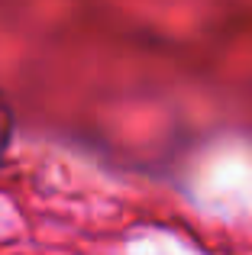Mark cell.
<instances>
[{
	"mask_svg": "<svg viewBox=\"0 0 252 255\" xmlns=\"http://www.w3.org/2000/svg\"><path fill=\"white\" fill-rule=\"evenodd\" d=\"M162 36L188 39L204 26V0H152L149 16Z\"/></svg>",
	"mask_w": 252,
	"mask_h": 255,
	"instance_id": "1",
	"label": "cell"
},
{
	"mask_svg": "<svg viewBox=\"0 0 252 255\" xmlns=\"http://www.w3.org/2000/svg\"><path fill=\"white\" fill-rule=\"evenodd\" d=\"M220 75L230 78V81H243V78L252 75V36L236 39L227 49V55L220 62Z\"/></svg>",
	"mask_w": 252,
	"mask_h": 255,
	"instance_id": "3",
	"label": "cell"
},
{
	"mask_svg": "<svg viewBox=\"0 0 252 255\" xmlns=\"http://www.w3.org/2000/svg\"><path fill=\"white\" fill-rule=\"evenodd\" d=\"M236 3H246V6H252V0H236Z\"/></svg>",
	"mask_w": 252,
	"mask_h": 255,
	"instance_id": "5",
	"label": "cell"
},
{
	"mask_svg": "<svg viewBox=\"0 0 252 255\" xmlns=\"http://www.w3.org/2000/svg\"><path fill=\"white\" fill-rule=\"evenodd\" d=\"M13 132H16V117H13L10 100L0 94V165H3L6 152H10V145H13Z\"/></svg>",
	"mask_w": 252,
	"mask_h": 255,
	"instance_id": "4",
	"label": "cell"
},
{
	"mask_svg": "<svg viewBox=\"0 0 252 255\" xmlns=\"http://www.w3.org/2000/svg\"><path fill=\"white\" fill-rule=\"evenodd\" d=\"M126 117H129V126L120 129V139L123 142H132V145H158L165 142V136L171 132V110L165 104H132L126 107Z\"/></svg>",
	"mask_w": 252,
	"mask_h": 255,
	"instance_id": "2",
	"label": "cell"
}]
</instances>
